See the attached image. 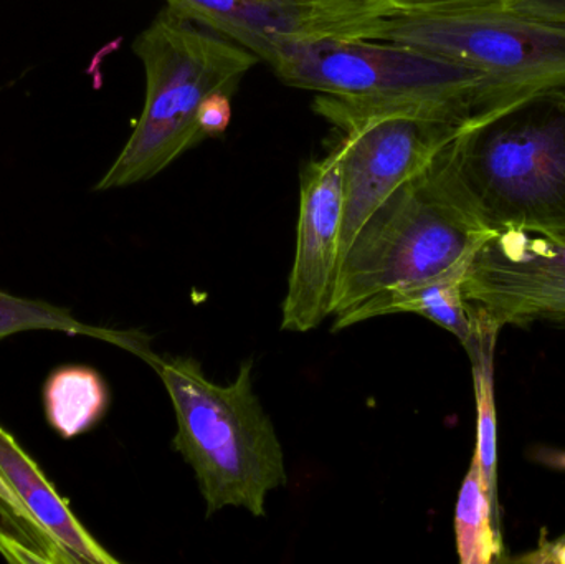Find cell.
<instances>
[{
  "label": "cell",
  "instance_id": "cell-1",
  "mask_svg": "<svg viewBox=\"0 0 565 564\" xmlns=\"http://www.w3.org/2000/svg\"><path fill=\"white\" fill-rule=\"evenodd\" d=\"M440 159L491 232L565 238V88L530 93L471 119Z\"/></svg>",
  "mask_w": 565,
  "mask_h": 564
},
{
  "label": "cell",
  "instance_id": "cell-2",
  "mask_svg": "<svg viewBox=\"0 0 565 564\" xmlns=\"http://www.w3.org/2000/svg\"><path fill=\"white\" fill-rule=\"evenodd\" d=\"M141 357L161 376L175 413L172 449L194 470L207 517L225 507L264 517L268 493L285 487V454L254 390L252 361L218 386L192 357Z\"/></svg>",
  "mask_w": 565,
  "mask_h": 564
},
{
  "label": "cell",
  "instance_id": "cell-3",
  "mask_svg": "<svg viewBox=\"0 0 565 564\" xmlns=\"http://www.w3.org/2000/svg\"><path fill=\"white\" fill-rule=\"evenodd\" d=\"M135 52L145 65V108L96 191L148 181L204 141L199 115L205 102L221 93L234 96L242 78L260 60L241 43L171 7L136 39Z\"/></svg>",
  "mask_w": 565,
  "mask_h": 564
},
{
  "label": "cell",
  "instance_id": "cell-4",
  "mask_svg": "<svg viewBox=\"0 0 565 564\" xmlns=\"http://www.w3.org/2000/svg\"><path fill=\"white\" fill-rule=\"evenodd\" d=\"M440 152L359 228L339 267L335 318L384 291L465 274L494 234L465 204Z\"/></svg>",
  "mask_w": 565,
  "mask_h": 564
},
{
  "label": "cell",
  "instance_id": "cell-5",
  "mask_svg": "<svg viewBox=\"0 0 565 564\" xmlns=\"http://www.w3.org/2000/svg\"><path fill=\"white\" fill-rule=\"evenodd\" d=\"M268 63L289 85L358 105L424 106L477 118L524 96L477 70L384 40H281Z\"/></svg>",
  "mask_w": 565,
  "mask_h": 564
},
{
  "label": "cell",
  "instance_id": "cell-6",
  "mask_svg": "<svg viewBox=\"0 0 565 564\" xmlns=\"http://www.w3.org/2000/svg\"><path fill=\"white\" fill-rule=\"evenodd\" d=\"M362 40L450 60L516 95L565 88V26L510 7L395 12L372 23Z\"/></svg>",
  "mask_w": 565,
  "mask_h": 564
},
{
  "label": "cell",
  "instance_id": "cell-7",
  "mask_svg": "<svg viewBox=\"0 0 565 564\" xmlns=\"http://www.w3.org/2000/svg\"><path fill=\"white\" fill-rule=\"evenodd\" d=\"M315 111L344 132L341 260L359 228L405 182L420 174L475 118L411 105H358L316 96Z\"/></svg>",
  "mask_w": 565,
  "mask_h": 564
},
{
  "label": "cell",
  "instance_id": "cell-8",
  "mask_svg": "<svg viewBox=\"0 0 565 564\" xmlns=\"http://www.w3.org/2000/svg\"><path fill=\"white\" fill-rule=\"evenodd\" d=\"M461 291L488 337L534 321L565 323V238L494 232L471 258Z\"/></svg>",
  "mask_w": 565,
  "mask_h": 564
},
{
  "label": "cell",
  "instance_id": "cell-9",
  "mask_svg": "<svg viewBox=\"0 0 565 564\" xmlns=\"http://www.w3.org/2000/svg\"><path fill=\"white\" fill-rule=\"evenodd\" d=\"M342 217L344 184L338 145L302 172L295 262L282 301V330L306 333L332 315L341 267Z\"/></svg>",
  "mask_w": 565,
  "mask_h": 564
},
{
  "label": "cell",
  "instance_id": "cell-10",
  "mask_svg": "<svg viewBox=\"0 0 565 564\" xmlns=\"http://www.w3.org/2000/svg\"><path fill=\"white\" fill-rule=\"evenodd\" d=\"M0 477L19 497L43 532L78 563L118 564L73 515L40 467L17 440L0 427Z\"/></svg>",
  "mask_w": 565,
  "mask_h": 564
},
{
  "label": "cell",
  "instance_id": "cell-11",
  "mask_svg": "<svg viewBox=\"0 0 565 564\" xmlns=\"http://www.w3.org/2000/svg\"><path fill=\"white\" fill-rule=\"evenodd\" d=\"M465 274L435 278L414 287L397 288L369 298L344 317L335 318L334 330L352 327L375 317L395 313H415L428 318L460 340L465 350H471L484 341H497L494 337L480 333L473 315L461 291Z\"/></svg>",
  "mask_w": 565,
  "mask_h": 564
},
{
  "label": "cell",
  "instance_id": "cell-12",
  "mask_svg": "<svg viewBox=\"0 0 565 564\" xmlns=\"http://www.w3.org/2000/svg\"><path fill=\"white\" fill-rule=\"evenodd\" d=\"M181 15L209 26L260 58H270L281 40L291 39L288 17L274 0H168Z\"/></svg>",
  "mask_w": 565,
  "mask_h": 564
},
{
  "label": "cell",
  "instance_id": "cell-13",
  "mask_svg": "<svg viewBox=\"0 0 565 564\" xmlns=\"http://www.w3.org/2000/svg\"><path fill=\"white\" fill-rule=\"evenodd\" d=\"M50 426L63 439H72L95 427L106 409L109 394L103 377L92 368H60L43 391Z\"/></svg>",
  "mask_w": 565,
  "mask_h": 564
},
{
  "label": "cell",
  "instance_id": "cell-14",
  "mask_svg": "<svg viewBox=\"0 0 565 564\" xmlns=\"http://www.w3.org/2000/svg\"><path fill=\"white\" fill-rule=\"evenodd\" d=\"M292 39H362L372 23L397 12L394 0H274Z\"/></svg>",
  "mask_w": 565,
  "mask_h": 564
},
{
  "label": "cell",
  "instance_id": "cell-15",
  "mask_svg": "<svg viewBox=\"0 0 565 564\" xmlns=\"http://www.w3.org/2000/svg\"><path fill=\"white\" fill-rule=\"evenodd\" d=\"M455 535L458 556L463 564H491L503 558L501 520L494 515L480 464L475 456L458 493Z\"/></svg>",
  "mask_w": 565,
  "mask_h": 564
},
{
  "label": "cell",
  "instance_id": "cell-16",
  "mask_svg": "<svg viewBox=\"0 0 565 564\" xmlns=\"http://www.w3.org/2000/svg\"><path fill=\"white\" fill-rule=\"evenodd\" d=\"M50 330L66 334H86L98 340L111 341L119 347L138 351L141 348L138 338L129 333L103 330L89 327L73 317L72 311L45 301L26 300L0 291V340L20 331Z\"/></svg>",
  "mask_w": 565,
  "mask_h": 564
},
{
  "label": "cell",
  "instance_id": "cell-17",
  "mask_svg": "<svg viewBox=\"0 0 565 564\" xmlns=\"http://www.w3.org/2000/svg\"><path fill=\"white\" fill-rule=\"evenodd\" d=\"M497 343H483L468 353L473 364L475 401H477V449L473 456L480 464L481 476L493 506L494 515L501 520L498 500V444L497 409H494L493 351Z\"/></svg>",
  "mask_w": 565,
  "mask_h": 564
},
{
  "label": "cell",
  "instance_id": "cell-18",
  "mask_svg": "<svg viewBox=\"0 0 565 564\" xmlns=\"http://www.w3.org/2000/svg\"><path fill=\"white\" fill-rule=\"evenodd\" d=\"M232 119V95H214L205 102L199 115V128L204 139L224 135Z\"/></svg>",
  "mask_w": 565,
  "mask_h": 564
},
{
  "label": "cell",
  "instance_id": "cell-19",
  "mask_svg": "<svg viewBox=\"0 0 565 564\" xmlns=\"http://www.w3.org/2000/svg\"><path fill=\"white\" fill-rule=\"evenodd\" d=\"M397 12H434V10L471 9V7H507L511 0H394Z\"/></svg>",
  "mask_w": 565,
  "mask_h": 564
},
{
  "label": "cell",
  "instance_id": "cell-20",
  "mask_svg": "<svg viewBox=\"0 0 565 564\" xmlns=\"http://www.w3.org/2000/svg\"><path fill=\"white\" fill-rule=\"evenodd\" d=\"M0 553L10 563H53L49 553L29 542H20L12 532L0 526Z\"/></svg>",
  "mask_w": 565,
  "mask_h": 564
},
{
  "label": "cell",
  "instance_id": "cell-21",
  "mask_svg": "<svg viewBox=\"0 0 565 564\" xmlns=\"http://www.w3.org/2000/svg\"><path fill=\"white\" fill-rule=\"evenodd\" d=\"M507 7L565 26V0H511Z\"/></svg>",
  "mask_w": 565,
  "mask_h": 564
},
{
  "label": "cell",
  "instance_id": "cell-22",
  "mask_svg": "<svg viewBox=\"0 0 565 564\" xmlns=\"http://www.w3.org/2000/svg\"><path fill=\"white\" fill-rule=\"evenodd\" d=\"M518 562L565 564V535L561 536L556 542H550L546 539L541 540L540 546L534 552H531L530 555L521 556V558H518Z\"/></svg>",
  "mask_w": 565,
  "mask_h": 564
},
{
  "label": "cell",
  "instance_id": "cell-23",
  "mask_svg": "<svg viewBox=\"0 0 565 564\" xmlns=\"http://www.w3.org/2000/svg\"><path fill=\"white\" fill-rule=\"evenodd\" d=\"M0 510H3V512L13 513V515L19 517V519L23 520V522L32 525L33 529L45 533L43 532L42 526H40L39 523L33 520L32 515H30L29 510H26L25 507H23V503L20 502L19 497H17L15 493L12 492V489L7 486V482L2 479V477H0Z\"/></svg>",
  "mask_w": 565,
  "mask_h": 564
},
{
  "label": "cell",
  "instance_id": "cell-24",
  "mask_svg": "<svg viewBox=\"0 0 565 564\" xmlns=\"http://www.w3.org/2000/svg\"><path fill=\"white\" fill-rule=\"evenodd\" d=\"M559 460H563V462H564V467H565V454H564V456H563V459H559Z\"/></svg>",
  "mask_w": 565,
  "mask_h": 564
}]
</instances>
